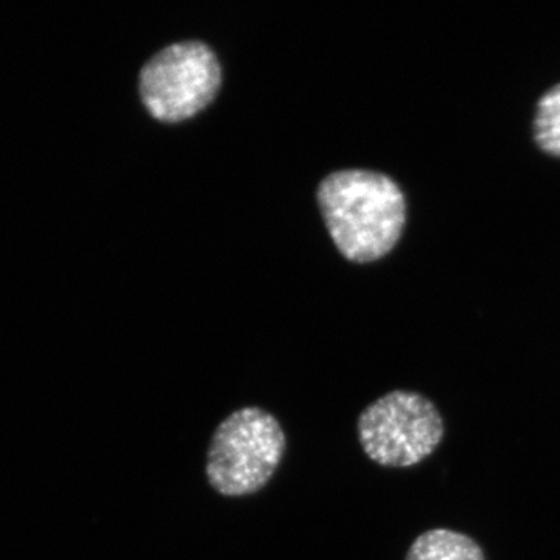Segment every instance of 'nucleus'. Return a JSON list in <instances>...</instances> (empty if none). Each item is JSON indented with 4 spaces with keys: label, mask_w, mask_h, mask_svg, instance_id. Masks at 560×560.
Returning a JSON list of instances; mask_svg holds the SVG:
<instances>
[{
    "label": "nucleus",
    "mask_w": 560,
    "mask_h": 560,
    "mask_svg": "<svg viewBox=\"0 0 560 560\" xmlns=\"http://www.w3.org/2000/svg\"><path fill=\"white\" fill-rule=\"evenodd\" d=\"M357 433L372 463L408 469L436 452L445 436V423L429 397L416 390L394 389L360 412Z\"/></svg>",
    "instance_id": "3"
},
{
    "label": "nucleus",
    "mask_w": 560,
    "mask_h": 560,
    "mask_svg": "<svg viewBox=\"0 0 560 560\" xmlns=\"http://www.w3.org/2000/svg\"><path fill=\"white\" fill-rule=\"evenodd\" d=\"M405 560H486V555L467 534L434 528L416 537Z\"/></svg>",
    "instance_id": "5"
},
{
    "label": "nucleus",
    "mask_w": 560,
    "mask_h": 560,
    "mask_svg": "<svg viewBox=\"0 0 560 560\" xmlns=\"http://www.w3.org/2000/svg\"><path fill=\"white\" fill-rule=\"evenodd\" d=\"M285 452L287 434L278 418L260 407H243L213 431L206 478L226 499L254 495L272 480Z\"/></svg>",
    "instance_id": "2"
},
{
    "label": "nucleus",
    "mask_w": 560,
    "mask_h": 560,
    "mask_svg": "<svg viewBox=\"0 0 560 560\" xmlns=\"http://www.w3.org/2000/svg\"><path fill=\"white\" fill-rule=\"evenodd\" d=\"M318 202L327 230L346 259H382L400 241L407 221L404 191L389 176L368 171L331 173Z\"/></svg>",
    "instance_id": "1"
},
{
    "label": "nucleus",
    "mask_w": 560,
    "mask_h": 560,
    "mask_svg": "<svg viewBox=\"0 0 560 560\" xmlns=\"http://www.w3.org/2000/svg\"><path fill=\"white\" fill-rule=\"evenodd\" d=\"M534 140L545 154L560 160V83L545 91L536 103Z\"/></svg>",
    "instance_id": "6"
},
{
    "label": "nucleus",
    "mask_w": 560,
    "mask_h": 560,
    "mask_svg": "<svg viewBox=\"0 0 560 560\" xmlns=\"http://www.w3.org/2000/svg\"><path fill=\"white\" fill-rule=\"evenodd\" d=\"M221 86L215 54L200 40L165 47L142 68L140 98L154 119L178 124L212 103Z\"/></svg>",
    "instance_id": "4"
}]
</instances>
